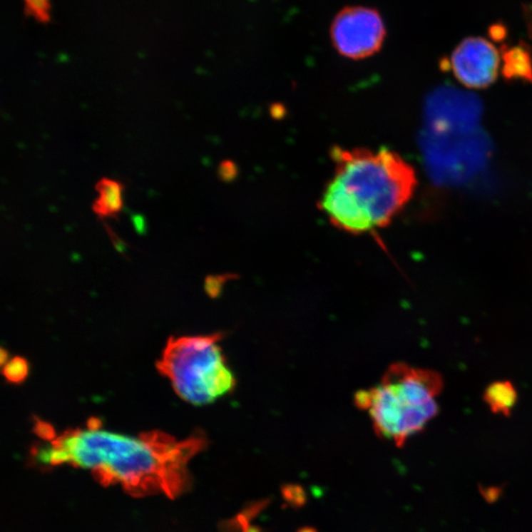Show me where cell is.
<instances>
[{"instance_id": "2e32d148", "label": "cell", "mask_w": 532, "mask_h": 532, "mask_svg": "<svg viewBox=\"0 0 532 532\" xmlns=\"http://www.w3.org/2000/svg\"><path fill=\"white\" fill-rule=\"evenodd\" d=\"M491 35L495 39V40L500 41L505 38L506 28L505 26L496 24L491 27L490 29Z\"/></svg>"}, {"instance_id": "ac0fdd59", "label": "cell", "mask_w": 532, "mask_h": 532, "mask_svg": "<svg viewBox=\"0 0 532 532\" xmlns=\"http://www.w3.org/2000/svg\"><path fill=\"white\" fill-rule=\"evenodd\" d=\"M0 354H1V357H0L1 358V365L4 366L5 364H6L5 362H6V361H9L7 360V359H9L7 358L9 357V356H7V352L4 349H2L1 351H0Z\"/></svg>"}, {"instance_id": "5b68a950", "label": "cell", "mask_w": 532, "mask_h": 532, "mask_svg": "<svg viewBox=\"0 0 532 532\" xmlns=\"http://www.w3.org/2000/svg\"><path fill=\"white\" fill-rule=\"evenodd\" d=\"M420 147L432 180L441 185H458L471 180L486 166L491 144L476 129L467 133H435L425 129Z\"/></svg>"}, {"instance_id": "3957f363", "label": "cell", "mask_w": 532, "mask_h": 532, "mask_svg": "<svg viewBox=\"0 0 532 532\" xmlns=\"http://www.w3.org/2000/svg\"><path fill=\"white\" fill-rule=\"evenodd\" d=\"M443 387L436 371L395 363L378 384L356 392L355 404L368 413L377 436L402 448L438 414Z\"/></svg>"}, {"instance_id": "7c38bea8", "label": "cell", "mask_w": 532, "mask_h": 532, "mask_svg": "<svg viewBox=\"0 0 532 532\" xmlns=\"http://www.w3.org/2000/svg\"><path fill=\"white\" fill-rule=\"evenodd\" d=\"M4 376L9 383L20 384L29 374V365L24 358H13L4 366Z\"/></svg>"}, {"instance_id": "9a60e30c", "label": "cell", "mask_w": 532, "mask_h": 532, "mask_svg": "<svg viewBox=\"0 0 532 532\" xmlns=\"http://www.w3.org/2000/svg\"><path fill=\"white\" fill-rule=\"evenodd\" d=\"M523 16L524 20H526L529 37L532 38V0L531 2H528V4L524 5Z\"/></svg>"}, {"instance_id": "9c48e42d", "label": "cell", "mask_w": 532, "mask_h": 532, "mask_svg": "<svg viewBox=\"0 0 532 532\" xmlns=\"http://www.w3.org/2000/svg\"><path fill=\"white\" fill-rule=\"evenodd\" d=\"M502 73L508 80L532 83V53L526 43L502 46Z\"/></svg>"}, {"instance_id": "30bf717a", "label": "cell", "mask_w": 532, "mask_h": 532, "mask_svg": "<svg viewBox=\"0 0 532 532\" xmlns=\"http://www.w3.org/2000/svg\"><path fill=\"white\" fill-rule=\"evenodd\" d=\"M95 188L99 193V198L93 203V211L99 218H117L123 208V193L125 187L123 183L103 178L96 183Z\"/></svg>"}, {"instance_id": "ba28073f", "label": "cell", "mask_w": 532, "mask_h": 532, "mask_svg": "<svg viewBox=\"0 0 532 532\" xmlns=\"http://www.w3.org/2000/svg\"><path fill=\"white\" fill-rule=\"evenodd\" d=\"M501 61L499 51L486 39L469 37L454 48L449 67L464 86L485 89L497 79Z\"/></svg>"}, {"instance_id": "8fae6325", "label": "cell", "mask_w": 532, "mask_h": 532, "mask_svg": "<svg viewBox=\"0 0 532 532\" xmlns=\"http://www.w3.org/2000/svg\"><path fill=\"white\" fill-rule=\"evenodd\" d=\"M485 404L495 414L510 416L518 401V392L511 382L502 381L491 384L484 392Z\"/></svg>"}, {"instance_id": "5bb4252c", "label": "cell", "mask_w": 532, "mask_h": 532, "mask_svg": "<svg viewBox=\"0 0 532 532\" xmlns=\"http://www.w3.org/2000/svg\"><path fill=\"white\" fill-rule=\"evenodd\" d=\"M26 12L41 22H48L50 20V0H24Z\"/></svg>"}, {"instance_id": "52a82bcc", "label": "cell", "mask_w": 532, "mask_h": 532, "mask_svg": "<svg viewBox=\"0 0 532 532\" xmlns=\"http://www.w3.org/2000/svg\"><path fill=\"white\" fill-rule=\"evenodd\" d=\"M481 116L479 98L456 88H439L426 101V129L432 133H471L479 128Z\"/></svg>"}, {"instance_id": "8992f818", "label": "cell", "mask_w": 532, "mask_h": 532, "mask_svg": "<svg viewBox=\"0 0 532 532\" xmlns=\"http://www.w3.org/2000/svg\"><path fill=\"white\" fill-rule=\"evenodd\" d=\"M387 37L386 25L378 10L346 6L333 18L330 38L335 50L346 58L365 59L381 50Z\"/></svg>"}, {"instance_id": "d6986e66", "label": "cell", "mask_w": 532, "mask_h": 532, "mask_svg": "<svg viewBox=\"0 0 532 532\" xmlns=\"http://www.w3.org/2000/svg\"><path fill=\"white\" fill-rule=\"evenodd\" d=\"M245 532H262V528H258V526H252V524H250L249 528H247V531Z\"/></svg>"}, {"instance_id": "e0dca14e", "label": "cell", "mask_w": 532, "mask_h": 532, "mask_svg": "<svg viewBox=\"0 0 532 532\" xmlns=\"http://www.w3.org/2000/svg\"><path fill=\"white\" fill-rule=\"evenodd\" d=\"M131 219H133L134 227L138 230V232L139 233L144 232V230H145V222H144L143 216L133 215L131 217Z\"/></svg>"}, {"instance_id": "7a4b0ae2", "label": "cell", "mask_w": 532, "mask_h": 532, "mask_svg": "<svg viewBox=\"0 0 532 532\" xmlns=\"http://www.w3.org/2000/svg\"><path fill=\"white\" fill-rule=\"evenodd\" d=\"M334 170L319 208L341 231L364 235L386 228L411 200L415 170L387 148L333 147Z\"/></svg>"}, {"instance_id": "277c9868", "label": "cell", "mask_w": 532, "mask_h": 532, "mask_svg": "<svg viewBox=\"0 0 532 532\" xmlns=\"http://www.w3.org/2000/svg\"><path fill=\"white\" fill-rule=\"evenodd\" d=\"M222 339V333H213L168 340L157 369L188 404H213L236 387L237 379L219 344Z\"/></svg>"}, {"instance_id": "6da1fadb", "label": "cell", "mask_w": 532, "mask_h": 532, "mask_svg": "<svg viewBox=\"0 0 532 532\" xmlns=\"http://www.w3.org/2000/svg\"><path fill=\"white\" fill-rule=\"evenodd\" d=\"M100 427L93 418L87 428L53 434L36 456L46 466L89 470L101 484L118 485L134 497L163 494L173 499L190 485L188 464L208 446L200 432L178 440L162 431L131 436Z\"/></svg>"}, {"instance_id": "4fadbf2b", "label": "cell", "mask_w": 532, "mask_h": 532, "mask_svg": "<svg viewBox=\"0 0 532 532\" xmlns=\"http://www.w3.org/2000/svg\"><path fill=\"white\" fill-rule=\"evenodd\" d=\"M281 494L284 501L292 508L303 507L307 503V493L304 488L296 484H286L281 488Z\"/></svg>"}, {"instance_id": "ffe728a7", "label": "cell", "mask_w": 532, "mask_h": 532, "mask_svg": "<svg viewBox=\"0 0 532 532\" xmlns=\"http://www.w3.org/2000/svg\"><path fill=\"white\" fill-rule=\"evenodd\" d=\"M297 532H317V529L311 528V526H304V528H300Z\"/></svg>"}]
</instances>
